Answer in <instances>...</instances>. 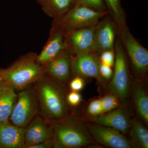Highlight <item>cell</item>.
<instances>
[{
  "instance_id": "cell-1",
  "label": "cell",
  "mask_w": 148,
  "mask_h": 148,
  "mask_svg": "<svg viewBox=\"0 0 148 148\" xmlns=\"http://www.w3.org/2000/svg\"><path fill=\"white\" fill-rule=\"evenodd\" d=\"M38 54L27 53L6 69H0V75L7 84L17 90H23L34 83L46 73L45 66L36 61Z\"/></svg>"
},
{
  "instance_id": "cell-2",
  "label": "cell",
  "mask_w": 148,
  "mask_h": 148,
  "mask_svg": "<svg viewBox=\"0 0 148 148\" xmlns=\"http://www.w3.org/2000/svg\"><path fill=\"white\" fill-rule=\"evenodd\" d=\"M42 114L49 119L60 120L67 112L64 92L54 79L44 75L34 83Z\"/></svg>"
},
{
  "instance_id": "cell-3",
  "label": "cell",
  "mask_w": 148,
  "mask_h": 148,
  "mask_svg": "<svg viewBox=\"0 0 148 148\" xmlns=\"http://www.w3.org/2000/svg\"><path fill=\"white\" fill-rule=\"evenodd\" d=\"M53 147H82L91 143L90 137L83 127L70 120H63L51 124Z\"/></svg>"
},
{
  "instance_id": "cell-4",
  "label": "cell",
  "mask_w": 148,
  "mask_h": 148,
  "mask_svg": "<svg viewBox=\"0 0 148 148\" xmlns=\"http://www.w3.org/2000/svg\"><path fill=\"white\" fill-rule=\"evenodd\" d=\"M108 15V11H99L77 3L64 15L53 19V23L68 33L97 25L101 18Z\"/></svg>"
},
{
  "instance_id": "cell-5",
  "label": "cell",
  "mask_w": 148,
  "mask_h": 148,
  "mask_svg": "<svg viewBox=\"0 0 148 148\" xmlns=\"http://www.w3.org/2000/svg\"><path fill=\"white\" fill-rule=\"evenodd\" d=\"M117 26V36L133 71L138 76H143L148 71V49L132 35L126 22Z\"/></svg>"
},
{
  "instance_id": "cell-6",
  "label": "cell",
  "mask_w": 148,
  "mask_h": 148,
  "mask_svg": "<svg viewBox=\"0 0 148 148\" xmlns=\"http://www.w3.org/2000/svg\"><path fill=\"white\" fill-rule=\"evenodd\" d=\"M38 108V99L36 90L27 88L17 96L9 120L14 125L24 128L34 118Z\"/></svg>"
},
{
  "instance_id": "cell-7",
  "label": "cell",
  "mask_w": 148,
  "mask_h": 148,
  "mask_svg": "<svg viewBox=\"0 0 148 148\" xmlns=\"http://www.w3.org/2000/svg\"><path fill=\"white\" fill-rule=\"evenodd\" d=\"M114 49L115 53V60L111 87L117 96L122 99H124L128 95L129 71L127 58L117 36L115 42Z\"/></svg>"
},
{
  "instance_id": "cell-8",
  "label": "cell",
  "mask_w": 148,
  "mask_h": 148,
  "mask_svg": "<svg viewBox=\"0 0 148 148\" xmlns=\"http://www.w3.org/2000/svg\"><path fill=\"white\" fill-rule=\"evenodd\" d=\"M97 24L66 33V49L73 56L95 52V34Z\"/></svg>"
},
{
  "instance_id": "cell-9",
  "label": "cell",
  "mask_w": 148,
  "mask_h": 148,
  "mask_svg": "<svg viewBox=\"0 0 148 148\" xmlns=\"http://www.w3.org/2000/svg\"><path fill=\"white\" fill-rule=\"evenodd\" d=\"M65 49H66V32L53 22L47 42L40 54L37 55V62L45 66Z\"/></svg>"
},
{
  "instance_id": "cell-10",
  "label": "cell",
  "mask_w": 148,
  "mask_h": 148,
  "mask_svg": "<svg viewBox=\"0 0 148 148\" xmlns=\"http://www.w3.org/2000/svg\"><path fill=\"white\" fill-rule=\"evenodd\" d=\"M108 15L99 21L96 27L95 52L99 56L104 51L114 49L117 36L116 23Z\"/></svg>"
},
{
  "instance_id": "cell-11",
  "label": "cell",
  "mask_w": 148,
  "mask_h": 148,
  "mask_svg": "<svg viewBox=\"0 0 148 148\" xmlns=\"http://www.w3.org/2000/svg\"><path fill=\"white\" fill-rule=\"evenodd\" d=\"M100 64L99 55L95 52L73 55L72 71L77 75L93 78L102 82L103 78L99 73Z\"/></svg>"
},
{
  "instance_id": "cell-12",
  "label": "cell",
  "mask_w": 148,
  "mask_h": 148,
  "mask_svg": "<svg viewBox=\"0 0 148 148\" xmlns=\"http://www.w3.org/2000/svg\"><path fill=\"white\" fill-rule=\"evenodd\" d=\"M89 130L95 140L101 145L114 148H131V142L118 130L102 125H91Z\"/></svg>"
},
{
  "instance_id": "cell-13",
  "label": "cell",
  "mask_w": 148,
  "mask_h": 148,
  "mask_svg": "<svg viewBox=\"0 0 148 148\" xmlns=\"http://www.w3.org/2000/svg\"><path fill=\"white\" fill-rule=\"evenodd\" d=\"M24 128L25 145H31L52 140L51 125L40 116L32 120Z\"/></svg>"
},
{
  "instance_id": "cell-14",
  "label": "cell",
  "mask_w": 148,
  "mask_h": 148,
  "mask_svg": "<svg viewBox=\"0 0 148 148\" xmlns=\"http://www.w3.org/2000/svg\"><path fill=\"white\" fill-rule=\"evenodd\" d=\"M72 58L71 52L65 49L44 66L46 73L56 80L66 81L72 71Z\"/></svg>"
},
{
  "instance_id": "cell-15",
  "label": "cell",
  "mask_w": 148,
  "mask_h": 148,
  "mask_svg": "<svg viewBox=\"0 0 148 148\" xmlns=\"http://www.w3.org/2000/svg\"><path fill=\"white\" fill-rule=\"evenodd\" d=\"M25 143L24 128L8 121L0 122V148H22Z\"/></svg>"
},
{
  "instance_id": "cell-16",
  "label": "cell",
  "mask_w": 148,
  "mask_h": 148,
  "mask_svg": "<svg viewBox=\"0 0 148 148\" xmlns=\"http://www.w3.org/2000/svg\"><path fill=\"white\" fill-rule=\"evenodd\" d=\"M99 116L95 120L99 125L111 127L123 133L128 132L130 122L127 114L123 110H114Z\"/></svg>"
},
{
  "instance_id": "cell-17",
  "label": "cell",
  "mask_w": 148,
  "mask_h": 148,
  "mask_svg": "<svg viewBox=\"0 0 148 148\" xmlns=\"http://www.w3.org/2000/svg\"><path fill=\"white\" fill-rule=\"evenodd\" d=\"M46 14L53 19L61 17L76 4L74 0H37Z\"/></svg>"
},
{
  "instance_id": "cell-18",
  "label": "cell",
  "mask_w": 148,
  "mask_h": 148,
  "mask_svg": "<svg viewBox=\"0 0 148 148\" xmlns=\"http://www.w3.org/2000/svg\"><path fill=\"white\" fill-rule=\"evenodd\" d=\"M14 89L8 85L0 92V122L9 120L17 98Z\"/></svg>"
},
{
  "instance_id": "cell-19",
  "label": "cell",
  "mask_w": 148,
  "mask_h": 148,
  "mask_svg": "<svg viewBox=\"0 0 148 148\" xmlns=\"http://www.w3.org/2000/svg\"><path fill=\"white\" fill-rule=\"evenodd\" d=\"M130 136L132 146L137 148H148V132L140 121L135 117L130 122Z\"/></svg>"
},
{
  "instance_id": "cell-20",
  "label": "cell",
  "mask_w": 148,
  "mask_h": 148,
  "mask_svg": "<svg viewBox=\"0 0 148 148\" xmlns=\"http://www.w3.org/2000/svg\"><path fill=\"white\" fill-rule=\"evenodd\" d=\"M134 101L140 117L146 123L148 122V98L143 86L137 83L134 86Z\"/></svg>"
},
{
  "instance_id": "cell-21",
  "label": "cell",
  "mask_w": 148,
  "mask_h": 148,
  "mask_svg": "<svg viewBox=\"0 0 148 148\" xmlns=\"http://www.w3.org/2000/svg\"><path fill=\"white\" fill-rule=\"evenodd\" d=\"M109 15L117 24L126 22L121 0H103Z\"/></svg>"
},
{
  "instance_id": "cell-22",
  "label": "cell",
  "mask_w": 148,
  "mask_h": 148,
  "mask_svg": "<svg viewBox=\"0 0 148 148\" xmlns=\"http://www.w3.org/2000/svg\"><path fill=\"white\" fill-rule=\"evenodd\" d=\"M103 114L115 110L119 105L118 96L116 95H109L101 98Z\"/></svg>"
},
{
  "instance_id": "cell-23",
  "label": "cell",
  "mask_w": 148,
  "mask_h": 148,
  "mask_svg": "<svg viewBox=\"0 0 148 148\" xmlns=\"http://www.w3.org/2000/svg\"><path fill=\"white\" fill-rule=\"evenodd\" d=\"M100 62L111 67H113L115 60L114 49L104 51L99 56Z\"/></svg>"
},
{
  "instance_id": "cell-24",
  "label": "cell",
  "mask_w": 148,
  "mask_h": 148,
  "mask_svg": "<svg viewBox=\"0 0 148 148\" xmlns=\"http://www.w3.org/2000/svg\"><path fill=\"white\" fill-rule=\"evenodd\" d=\"M77 3L81 4L94 10L99 11H107L103 0H79Z\"/></svg>"
},
{
  "instance_id": "cell-25",
  "label": "cell",
  "mask_w": 148,
  "mask_h": 148,
  "mask_svg": "<svg viewBox=\"0 0 148 148\" xmlns=\"http://www.w3.org/2000/svg\"><path fill=\"white\" fill-rule=\"evenodd\" d=\"M87 112L90 115L94 116L103 114L101 99H96L90 102L88 107Z\"/></svg>"
},
{
  "instance_id": "cell-26",
  "label": "cell",
  "mask_w": 148,
  "mask_h": 148,
  "mask_svg": "<svg viewBox=\"0 0 148 148\" xmlns=\"http://www.w3.org/2000/svg\"><path fill=\"white\" fill-rule=\"evenodd\" d=\"M84 85V80L82 77L77 75L72 80L70 84V87L72 91H78L82 90Z\"/></svg>"
},
{
  "instance_id": "cell-27",
  "label": "cell",
  "mask_w": 148,
  "mask_h": 148,
  "mask_svg": "<svg viewBox=\"0 0 148 148\" xmlns=\"http://www.w3.org/2000/svg\"><path fill=\"white\" fill-rule=\"evenodd\" d=\"M99 73L103 78L107 80L110 79L113 75L112 67L102 64L101 62L99 66Z\"/></svg>"
},
{
  "instance_id": "cell-28",
  "label": "cell",
  "mask_w": 148,
  "mask_h": 148,
  "mask_svg": "<svg viewBox=\"0 0 148 148\" xmlns=\"http://www.w3.org/2000/svg\"><path fill=\"white\" fill-rule=\"evenodd\" d=\"M81 100V95L77 91H71L68 94L67 97V102L72 106H77Z\"/></svg>"
},
{
  "instance_id": "cell-29",
  "label": "cell",
  "mask_w": 148,
  "mask_h": 148,
  "mask_svg": "<svg viewBox=\"0 0 148 148\" xmlns=\"http://www.w3.org/2000/svg\"><path fill=\"white\" fill-rule=\"evenodd\" d=\"M53 147L52 140H49L43 143H38L34 145H27L24 144L22 146L23 148H49Z\"/></svg>"
},
{
  "instance_id": "cell-30",
  "label": "cell",
  "mask_w": 148,
  "mask_h": 148,
  "mask_svg": "<svg viewBox=\"0 0 148 148\" xmlns=\"http://www.w3.org/2000/svg\"><path fill=\"white\" fill-rule=\"evenodd\" d=\"M8 85L7 84L3 81H0V92H1Z\"/></svg>"
},
{
  "instance_id": "cell-31",
  "label": "cell",
  "mask_w": 148,
  "mask_h": 148,
  "mask_svg": "<svg viewBox=\"0 0 148 148\" xmlns=\"http://www.w3.org/2000/svg\"><path fill=\"white\" fill-rule=\"evenodd\" d=\"M74 1L76 3H78L79 2V0H74Z\"/></svg>"
},
{
  "instance_id": "cell-32",
  "label": "cell",
  "mask_w": 148,
  "mask_h": 148,
  "mask_svg": "<svg viewBox=\"0 0 148 148\" xmlns=\"http://www.w3.org/2000/svg\"><path fill=\"white\" fill-rule=\"evenodd\" d=\"M2 80H3L2 79L1 77V75H0V81H2Z\"/></svg>"
}]
</instances>
